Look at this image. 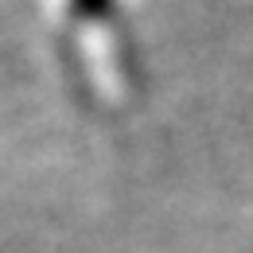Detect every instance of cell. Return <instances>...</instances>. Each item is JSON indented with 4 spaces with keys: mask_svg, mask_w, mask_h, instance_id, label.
<instances>
[{
    "mask_svg": "<svg viewBox=\"0 0 253 253\" xmlns=\"http://www.w3.org/2000/svg\"><path fill=\"white\" fill-rule=\"evenodd\" d=\"M113 8V0H70V12L78 16V20H97V16H105Z\"/></svg>",
    "mask_w": 253,
    "mask_h": 253,
    "instance_id": "obj_1",
    "label": "cell"
}]
</instances>
